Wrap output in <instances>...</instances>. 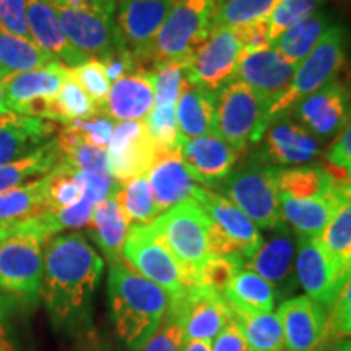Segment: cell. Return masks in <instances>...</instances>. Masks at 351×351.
<instances>
[{
	"label": "cell",
	"mask_w": 351,
	"mask_h": 351,
	"mask_svg": "<svg viewBox=\"0 0 351 351\" xmlns=\"http://www.w3.org/2000/svg\"><path fill=\"white\" fill-rule=\"evenodd\" d=\"M223 298L228 306L256 313H274L276 302L274 288L262 276L247 269H241L232 276Z\"/></svg>",
	"instance_id": "34"
},
{
	"label": "cell",
	"mask_w": 351,
	"mask_h": 351,
	"mask_svg": "<svg viewBox=\"0 0 351 351\" xmlns=\"http://www.w3.org/2000/svg\"><path fill=\"white\" fill-rule=\"evenodd\" d=\"M7 114H12L10 109H8L5 103V91H3V82H0V116H7ZM15 114V112H13Z\"/></svg>",
	"instance_id": "60"
},
{
	"label": "cell",
	"mask_w": 351,
	"mask_h": 351,
	"mask_svg": "<svg viewBox=\"0 0 351 351\" xmlns=\"http://www.w3.org/2000/svg\"><path fill=\"white\" fill-rule=\"evenodd\" d=\"M86 228L109 263L121 261L130 223L114 197L96 205Z\"/></svg>",
	"instance_id": "30"
},
{
	"label": "cell",
	"mask_w": 351,
	"mask_h": 351,
	"mask_svg": "<svg viewBox=\"0 0 351 351\" xmlns=\"http://www.w3.org/2000/svg\"><path fill=\"white\" fill-rule=\"evenodd\" d=\"M186 78L187 75L184 64L168 62L158 65L152 72L153 90H155V108L176 106Z\"/></svg>",
	"instance_id": "47"
},
{
	"label": "cell",
	"mask_w": 351,
	"mask_h": 351,
	"mask_svg": "<svg viewBox=\"0 0 351 351\" xmlns=\"http://www.w3.org/2000/svg\"><path fill=\"white\" fill-rule=\"evenodd\" d=\"M148 134L158 148V156L163 153L179 150L178 121H176V106H156L153 108L150 116L145 119ZM156 156V158H158Z\"/></svg>",
	"instance_id": "45"
},
{
	"label": "cell",
	"mask_w": 351,
	"mask_h": 351,
	"mask_svg": "<svg viewBox=\"0 0 351 351\" xmlns=\"http://www.w3.org/2000/svg\"><path fill=\"white\" fill-rule=\"evenodd\" d=\"M0 351H16L15 346L12 343V340L8 339L7 333H3V335L0 337Z\"/></svg>",
	"instance_id": "61"
},
{
	"label": "cell",
	"mask_w": 351,
	"mask_h": 351,
	"mask_svg": "<svg viewBox=\"0 0 351 351\" xmlns=\"http://www.w3.org/2000/svg\"><path fill=\"white\" fill-rule=\"evenodd\" d=\"M26 23L29 39L65 67H78L91 59L67 41L56 8L49 0H26Z\"/></svg>",
	"instance_id": "24"
},
{
	"label": "cell",
	"mask_w": 351,
	"mask_h": 351,
	"mask_svg": "<svg viewBox=\"0 0 351 351\" xmlns=\"http://www.w3.org/2000/svg\"><path fill=\"white\" fill-rule=\"evenodd\" d=\"M345 65V32L339 25L328 26L313 51L298 64L295 77L287 93L271 103L269 124L275 117L291 112L307 96L340 78Z\"/></svg>",
	"instance_id": "7"
},
{
	"label": "cell",
	"mask_w": 351,
	"mask_h": 351,
	"mask_svg": "<svg viewBox=\"0 0 351 351\" xmlns=\"http://www.w3.org/2000/svg\"><path fill=\"white\" fill-rule=\"evenodd\" d=\"M114 199L121 205L130 225H150L153 219L161 215L147 174L121 184Z\"/></svg>",
	"instance_id": "38"
},
{
	"label": "cell",
	"mask_w": 351,
	"mask_h": 351,
	"mask_svg": "<svg viewBox=\"0 0 351 351\" xmlns=\"http://www.w3.org/2000/svg\"><path fill=\"white\" fill-rule=\"evenodd\" d=\"M153 234L178 258L192 282L210 257V228L212 218L194 199L166 210L150 223Z\"/></svg>",
	"instance_id": "6"
},
{
	"label": "cell",
	"mask_w": 351,
	"mask_h": 351,
	"mask_svg": "<svg viewBox=\"0 0 351 351\" xmlns=\"http://www.w3.org/2000/svg\"><path fill=\"white\" fill-rule=\"evenodd\" d=\"M44 184L49 210L73 207L83 197L80 184L75 179V171L64 163H59L49 174L44 176Z\"/></svg>",
	"instance_id": "42"
},
{
	"label": "cell",
	"mask_w": 351,
	"mask_h": 351,
	"mask_svg": "<svg viewBox=\"0 0 351 351\" xmlns=\"http://www.w3.org/2000/svg\"><path fill=\"white\" fill-rule=\"evenodd\" d=\"M339 184H351V181L324 166H298L280 171L278 194L291 199H313L328 194Z\"/></svg>",
	"instance_id": "31"
},
{
	"label": "cell",
	"mask_w": 351,
	"mask_h": 351,
	"mask_svg": "<svg viewBox=\"0 0 351 351\" xmlns=\"http://www.w3.org/2000/svg\"><path fill=\"white\" fill-rule=\"evenodd\" d=\"M69 72L73 77V80L83 88V91L90 96L96 106L104 109L112 83L109 80L103 62L96 59V57H91L85 64L69 69Z\"/></svg>",
	"instance_id": "46"
},
{
	"label": "cell",
	"mask_w": 351,
	"mask_h": 351,
	"mask_svg": "<svg viewBox=\"0 0 351 351\" xmlns=\"http://www.w3.org/2000/svg\"><path fill=\"white\" fill-rule=\"evenodd\" d=\"M181 306L186 340H202L212 343L215 337L231 320L230 306L223 295L212 288L194 285L178 296Z\"/></svg>",
	"instance_id": "21"
},
{
	"label": "cell",
	"mask_w": 351,
	"mask_h": 351,
	"mask_svg": "<svg viewBox=\"0 0 351 351\" xmlns=\"http://www.w3.org/2000/svg\"><path fill=\"white\" fill-rule=\"evenodd\" d=\"M108 156L112 178L125 184L148 174L156 161L158 148L143 121L117 122L108 145Z\"/></svg>",
	"instance_id": "17"
},
{
	"label": "cell",
	"mask_w": 351,
	"mask_h": 351,
	"mask_svg": "<svg viewBox=\"0 0 351 351\" xmlns=\"http://www.w3.org/2000/svg\"><path fill=\"white\" fill-rule=\"evenodd\" d=\"M67 77L69 67L57 60L46 67L7 77L3 80V91L8 109L15 114H21L34 101L56 99Z\"/></svg>",
	"instance_id": "25"
},
{
	"label": "cell",
	"mask_w": 351,
	"mask_h": 351,
	"mask_svg": "<svg viewBox=\"0 0 351 351\" xmlns=\"http://www.w3.org/2000/svg\"><path fill=\"white\" fill-rule=\"evenodd\" d=\"M147 176L161 213L182 204L184 200L194 199L197 187L200 186L184 165L179 150L158 156Z\"/></svg>",
	"instance_id": "26"
},
{
	"label": "cell",
	"mask_w": 351,
	"mask_h": 351,
	"mask_svg": "<svg viewBox=\"0 0 351 351\" xmlns=\"http://www.w3.org/2000/svg\"><path fill=\"white\" fill-rule=\"evenodd\" d=\"M244 269L262 276L274 288L276 301H285L300 288L296 276V234L280 225L269 231L261 247L244 262Z\"/></svg>",
	"instance_id": "11"
},
{
	"label": "cell",
	"mask_w": 351,
	"mask_h": 351,
	"mask_svg": "<svg viewBox=\"0 0 351 351\" xmlns=\"http://www.w3.org/2000/svg\"><path fill=\"white\" fill-rule=\"evenodd\" d=\"M287 351H324L330 345L328 313L304 296H293L278 307Z\"/></svg>",
	"instance_id": "18"
},
{
	"label": "cell",
	"mask_w": 351,
	"mask_h": 351,
	"mask_svg": "<svg viewBox=\"0 0 351 351\" xmlns=\"http://www.w3.org/2000/svg\"><path fill=\"white\" fill-rule=\"evenodd\" d=\"M181 351H212V345L202 340H186Z\"/></svg>",
	"instance_id": "58"
},
{
	"label": "cell",
	"mask_w": 351,
	"mask_h": 351,
	"mask_svg": "<svg viewBox=\"0 0 351 351\" xmlns=\"http://www.w3.org/2000/svg\"><path fill=\"white\" fill-rule=\"evenodd\" d=\"M69 351H112L111 341L103 332L93 327L72 340Z\"/></svg>",
	"instance_id": "56"
},
{
	"label": "cell",
	"mask_w": 351,
	"mask_h": 351,
	"mask_svg": "<svg viewBox=\"0 0 351 351\" xmlns=\"http://www.w3.org/2000/svg\"><path fill=\"white\" fill-rule=\"evenodd\" d=\"M262 138V147L252 153V158L276 168L311 163L320 153L319 140L291 114L275 117Z\"/></svg>",
	"instance_id": "16"
},
{
	"label": "cell",
	"mask_w": 351,
	"mask_h": 351,
	"mask_svg": "<svg viewBox=\"0 0 351 351\" xmlns=\"http://www.w3.org/2000/svg\"><path fill=\"white\" fill-rule=\"evenodd\" d=\"M234 32L236 38L239 39L243 51H261L271 47L269 39V20L257 21V23L238 26V28H231Z\"/></svg>",
	"instance_id": "53"
},
{
	"label": "cell",
	"mask_w": 351,
	"mask_h": 351,
	"mask_svg": "<svg viewBox=\"0 0 351 351\" xmlns=\"http://www.w3.org/2000/svg\"><path fill=\"white\" fill-rule=\"evenodd\" d=\"M327 160L332 168L341 171L351 179V122L330 145L327 150Z\"/></svg>",
	"instance_id": "54"
},
{
	"label": "cell",
	"mask_w": 351,
	"mask_h": 351,
	"mask_svg": "<svg viewBox=\"0 0 351 351\" xmlns=\"http://www.w3.org/2000/svg\"><path fill=\"white\" fill-rule=\"evenodd\" d=\"M215 8L217 0H176L140 73H152L161 64H186L213 32Z\"/></svg>",
	"instance_id": "4"
},
{
	"label": "cell",
	"mask_w": 351,
	"mask_h": 351,
	"mask_svg": "<svg viewBox=\"0 0 351 351\" xmlns=\"http://www.w3.org/2000/svg\"><path fill=\"white\" fill-rule=\"evenodd\" d=\"M51 3L56 8L60 28L67 41L82 54L103 59L122 46L114 15L91 8L70 7L57 2Z\"/></svg>",
	"instance_id": "14"
},
{
	"label": "cell",
	"mask_w": 351,
	"mask_h": 351,
	"mask_svg": "<svg viewBox=\"0 0 351 351\" xmlns=\"http://www.w3.org/2000/svg\"><path fill=\"white\" fill-rule=\"evenodd\" d=\"M5 80V77H3V73H2V70H0V82H3Z\"/></svg>",
	"instance_id": "62"
},
{
	"label": "cell",
	"mask_w": 351,
	"mask_h": 351,
	"mask_svg": "<svg viewBox=\"0 0 351 351\" xmlns=\"http://www.w3.org/2000/svg\"><path fill=\"white\" fill-rule=\"evenodd\" d=\"M350 181H351V179H350ZM350 189H351V186H350Z\"/></svg>",
	"instance_id": "63"
},
{
	"label": "cell",
	"mask_w": 351,
	"mask_h": 351,
	"mask_svg": "<svg viewBox=\"0 0 351 351\" xmlns=\"http://www.w3.org/2000/svg\"><path fill=\"white\" fill-rule=\"evenodd\" d=\"M351 184H339L326 195L313 199H291L280 195V215L283 223L298 236L320 238L333 215L350 194Z\"/></svg>",
	"instance_id": "22"
},
{
	"label": "cell",
	"mask_w": 351,
	"mask_h": 351,
	"mask_svg": "<svg viewBox=\"0 0 351 351\" xmlns=\"http://www.w3.org/2000/svg\"><path fill=\"white\" fill-rule=\"evenodd\" d=\"M49 210L44 178L0 194V223L36 218Z\"/></svg>",
	"instance_id": "36"
},
{
	"label": "cell",
	"mask_w": 351,
	"mask_h": 351,
	"mask_svg": "<svg viewBox=\"0 0 351 351\" xmlns=\"http://www.w3.org/2000/svg\"><path fill=\"white\" fill-rule=\"evenodd\" d=\"M212 351H252L241 328L230 320V324L215 337Z\"/></svg>",
	"instance_id": "55"
},
{
	"label": "cell",
	"mask_w": 351,
	"mask_h": 351,
	"mask_svg": "<svg viewBox=\"0 0 351 351\" xmlns=\"http://www.w3.org/2000/svg\"><path fill=\"white\" fill-rule=\"evenodd\" d=\"M232 322L241 328L252 351H287L283 328L274 313L236 309L230 306Z\"/></svg>",
	"instance_id": "33"
},
{
	"label": "cell",
	"mask_w": 351,
	"mask_h": 351,
	"mask_svg": "<svg viewBox=\"0 0 351 351\" xmlns=\"http://www.w3.org/2000/svg\"><path fill=\"white\" fill-rule=\"evenodd\" d=\"M174 3L176 0H119L114 21L122 46L134 56L137 73L142 72L152 44Z\"/></svg>",
	"instance_id": "13"
},
{
	"label": "cell",
	"mask_w": 351,
	"mask_h": 351,
	"mask_svg": "<svg viewBox=\"0 0 351 351\" xmlns=\"http://www.w3.org/2000/svg\"><path fill=\"white\" fill-rule=\"evenodd\" d=\"M51 238L39 217L0 223V289L3 293L38 300L44 245Z\"/></svg>",
	"instance_id": "3"
},
{
	"label": "cell",
	"mask_w": 351,
	"mask_h": 351,
	"mask_svg": "<svg viewBox=\"0 0 351 351\" xmlns=\"http://www.w3.org/2000/svg\"><path fill=\"white\" fill-rule=\"evenodd\" d=\"M241 269H244V265L239 261H236V258L210 257L199 270L197 285L212 288L213 291L223 295L232 280V276L238 274Z\"/></svg>",
	"instance_id": "48"
},
{
	"label": "cell",
	"mask_w": 351,
	"mask_h": 351,
	"mask_svg": "<svg viewBox=\"0 0 351 351\" xmlns=\"http://www.w3.org/2000/svg\"><path fill=\"white\" fill-rule=\"evenodd\" d=\"M75 179L80 184L83 197L95 205L111 199L121 189V182H117L111 174H98L90 171H75Z\"/></svg>",
	"instance_id": "50"
},
{
	"label": "cell",
	"mask_w": 351,
	"mask_h": 351,
	"mask_svg": "<svg viewBox=\"0 0 351 351\" xmlns=\"http://www.w3.org/2000/svg\"><path fill=\"white\" fill-rule=\"evenodd\" d=\"M181 158L192 178L200 186L217 191L234 169L239 153L218 134L184 140L179 147Z\"/></svg>",
	"instance_id": "19"
},
{
	"label": "cell",
	"mask_w": 351,
	"mask_h": 351,
	"mask_svg": "<svg viewBox=\"0 0 351 351\" xmlns=\"http://www.w3.org/2000/svg\"><path fill=\"white\" fill-rule=\"evenodd\" d=\"M282 168L249 158L228 174L217 191L243 212L261 230L283 225L280 215L278 176Z\"/></svg>",
	"instance_id": "5"
},
{
	"label": "cell",
	"mask_w": 351,
	"mask_h": 351,
	"mask_svg": "<svg viewBox=\"0 0 351 351\" xmlns=\"http://www.w3.org/2000/svg\"><path fill=\"white\" fill-rule=\"evenodd\" d=\"M328 26H330V16L326 12L319 10L287 29L271 44V47L285 59H288L289 62L300 64L314 49L315 44L320 41Z\"/></svg>",
	"instance_id": "35"
},
{
	"label": "cell",
	"mask_w": 351,
	"mask_h": 351,
	"mask_svg": "<svg viewBox=\"0 0 351 351\" xmlns=\"http://www.w3.org/2000/svg\"><path fill=\"white\" fill-rule=\"evenodd\" d=\"M0 28L12 36L32 41L26 23V0H0Z\"/></svg>",
	"instance_id": "52"
},
{
	"label": "cell",
	"mask_w": 351,
	"mask_h": 351,
	"mask_svg": "<svg viewBox=\"0 0 351 351\" xmlns=\"http://www.w3.org/2000/svg\"><path fill=\"white\" fill-rule=\"evenodd\" d=\"M155 108L152 73H134L114 82L109 90L104 112L114 122L143 121Z\"/></svg>",
	"instance_id": "28"
},
{
	"label": "cell",
	"mask_w": 351,
	"mask_h": 351,
	"mask_svg": "<svg viewBox=\"0 0 351 351\" xmlns=\"http://www.w3.org/2000/svg\"><path fill=\"white\" fill-rule=\"evenodd\" d=\"M327 0H282L269 19V39L274 44L287 29L314 15Z\"/></svg>",
	"instance_id": "44"
},
{
	"label": "cell",
	"mask_w": 351,
	"mask_h": 351,
	"mask_svg": "<svg viewBox=\"0 0 351 351\" xmlns=\"http://www.w3.org/2000/svg\"><path fill=\"white\" fill-rule=\"evenodd\" d=\"M54 57L33 41L12 36L0 28V70L3 77L29 72L54 62Z\"/></svg>",
	"instance_id": "37"
},
{
	"label": "cell",
	"mask_w": 351,
	"mask_h": 351,
	"mask_svg": "<svg viewBox=\"0 0 351 351\" xmlns=\"http://www.w3.org/2000/svg\"><path fill=\"white\" fill-rule=\"evenodd\" d=\"M194 200L204 207L218 230L238 245L245 261L256 254L263 243L262 234L258 232V228L231 200L204 186L197 187Z\"/></svg>",
	"instance_id": "23"
},
{
	"label": "cell",
	"mask_w": 351,
	"mask_h": 351,
	"mask_svg": "<svg viewBox=\"0 0 351 351\" xmlns=\"http://www.w3.org/2000/svg\"><path fill=\"white\" fill-rule=\"evenodd\" d=\"M282 0H217L215 28H238L270 19Z\"/></svg>",
	"instance_id": "41"
},
{
	"label": "cell",
	"mask_w": 351,
	"mask_h": 351,
	"mask_svg": "<svg viewBox=\"0 0 351 351\" xmlns=\"http://www.w3.org/2000/svg\"><path fill=\"white\" fill-rule=\"evenodd\" d=\"M241 54L243 46L231 28H213L207 41L184 64L187 80L202 90L217 93L234 80Z\"/></svg>",
	"instance_id": "10"
},
{
	"label": "cell",
	"mask_w": 351,
	"mask_h": 351,
	"mask_svg": "<svg viewBox=\"0 0 351 351\" xmlns=\"http://www.w3.org/2000/svg\"><path fill=\"white\" fill-rule=\"evenodd\" d=\"M324 351H351V339H341L332 341Z\"/></svg>",
	"instance_id": "59"
},
{
	"label": "cell",
	"mask_w": 351,
	"mask_h": 351,
	"mask_svg": "<svg viewBox=\"0 0 351 351\" xmlns=\"http://www.w3.org/2000/svg\"><path fill=\"white\" fill-rule=\"evenodd\" d=\"M296 276L306 296L328 313L348 274L333 261L319 238L296 234Z\"/></svg>",
	"instance_id": "12"
},
{
	"label": "cell",
	"mask_w": 351,
	"mask_h": 351,
	"mask_svg": "<svg viewBox=\"0 0 351 351\" xmlns=\"http://www.w3.org/2000/svg\"><path fill=\"white\" fill-rule=\"evenodd\" d=\"M298 64L289 62L274 47L261 51H243L234 80L251 86L254 91L274 103L287 93L295 77Z\"/></svg>",
	"instance_id": "20"
},
{
	"label": "cell",
	"mask_w": 351,
	"mask_h": 351,
	"mask_svg": "<svg viewBox=\"0 0 351 351\" xmlns=\"http://www.w3.org/2000/svg\"><path fill=\"white\" fill-rule=\"evenodd\" d=\"M15 298L8 295V293H0V337L3 335L5 332V322L8 319V315L12 314V311L15 309Z\"/></svg>",
	"instance_id": "57"
},
{
	"label": "cell",
	"mask_w": 351,
	"mask_h": 351,
	"mask_svg": "<svg viewBox=\"0 0 351 351\" xmlns=\"http://www.w3.org/2000/svg\"><path fill=\"white\" fill-rule=\"evenodd\" d=\"M270 101L251 86L232 80L217 91V132L241 153L249 143L262 142L269 127Z\"/></svg>",
	"instance_id": "8"
},
{
	"label": "cell",
	"mask_w": 351,
	"mask_h": 351,
	"mask_svg": "<svg viewBox=\"0 0 351 351\" xmlns=\"http://www.w3.org/2000/svg\"><path fill=\"white\" fill-rule=\"evenodd\" d=\"M70 124L80 132V135L85 142L106 150L109 142H111L112 130L116 122H114L106 112H101L98 116L91 117V119L73 121L70 122Z\"/></svg>",
	"instance_id": "51"
},
{
	"label": "cell",
	"mask_w": 351,
	"mask_h": 351,
	"mask_svg": "<svg viewBox=\"0 0 351 351\" xmlns=\"http://www.w3.org/2000/svg\"><path fill=\"white\" fill-rule=\"evenodd\" d=\"M320 243L330 257L346 274L351 271V189L333 215L326 230L320 234Z\"/></svg>",
	"instance_id": "39"
},
{
	"label": "cell",
	"mask_w": 351,
	"mask_h": 351,
	"mask_svg": "<svg viewBox=\"0 0 351 351\" xmlns=\"http://www.w3.org/2000/svg\"><path fill=\"white\" fill-rule=\"evenodd\" d=\"M289 114L315 138H332L350 124L351 93L341 78H337L300 101Z\"/></svg>",
	"instance_id": "15"
},
{
	"label": "cell",
	"mask_w": 351,
	"mask_h": 351,
	"mask_svg": "<svg viewBox=\"0 0 351 351\" xmlns=\"http://www.w3.org/2000/svg\"><path fill=\"white\" fill-rule=\"evenodd\" d=\"M328 337L330 343L335 340L351 339V271L328 311Z\"/></svg>",
	"instance_id": "49"
},
{
	"label": "cell",
	"mask_w": 351,
	"mask_h": 351,
	"mask_svg": "<svg viewBox=\"0 0 351 351\" xmlns=\"http://www.w3.org/2000/svg\"><path fill=\"white\" fill-rule=\"evenodd\" d=\"M101 112H104V109L96 106L69 72V77L65 78L64 85L60 88V93L52 103L51 121L67 125L73 121L91 119Z\"/></svg>",
	"instance_id": "40"
},
{
	"label": "cell",
	"mask_w": 351,
	"mask_h": 351,
	"mask_svg": "<svg viewBox=\"0 0 351 351\" xmlns=\"http://www.w3.org/2000/svg\"><path fill=\"white\" fill-rule=\"evenodd\" d=\"M62 160L56 138L19 161L0 166V194L44 178Z\"/></svg>",
	"instance_id": "32"
},
{
	"label": "cell",
	"mask_w": 351,
	"mask_h": 351,
	"mask_svg": "<svg viewBox=\"0 0 351 351\" xmlns=\"http://www.w3.org/2000/svg\"><path fill=\"white\" fill-rule=\"evenodd\" d=\"M122 261L143 278L163 288L171 298L182 296L195 285L178 258L153 234L150 225H130Z\"/></svg>",
	"instance_id": "9"
},
{
	"label": "cell",
	"mask_w": 351,
	"mask_h": 351,
	"mask_svg": "<svg viewBox=\"0 0 351 351\" xmlns=\"http://www.w3.org/2000/svg\"><path fill=\"white\" fill-rule=\"evenodd\" d=\"M186 343V332H184V322L178 298H171V304L166 317L155 335L145 343L142 348L135 351H181ZM117 351H129L119 348Z\"/></svg>",
	"instance_id": "43"
},
{
	"label": "cell",
	"mask_w": 351,
	"mask_h": 351,
	"mask_svg": "<svg viewBox=\"0 0 351 351\" xmlns=\"http://www.w3.org/2000/svg\"><path fill=\"white\" fill-rule=\"evenodd\" d=\"M179 140H191L217 132V93L202 90L200 86L184 82L176 104Z\"/></svg>",
	"instance_id": "29"
},
{
	"label": "cell",
	"mask_w": 351,
	"mask_h": 351,
	"mask_svg": "<svg viewBox=\"0 0 351 351\" xmlns=\"http://www.w3.org/2000/svg\"><path fill=\"white\" fill-rule=\"evenodd\" d=\"M57 132L54 122L8 114L0 121V166L19 161L51 142Z\"/></svg>",
	"instance_id": "27"
},
{
	"label": "cell",
	"mask_w": 351,
	"mask_h": 351,
	"mask_svg": "<svg viewBox=\"0 0 351 351\" xmlns=\"http://www.w3.org/2000/svg\"><path fill=\"white\" fill-rule=\"evenodd\" d=\"M104 261L82 232L57 234L44 245L39 300L52 328L73 340L95 327L93 302Z\"/></svg>",
	"instance_id": "1"
},
{
	"label": "cell",
	"mask_w": 351,
	"mask_h": 351,
	"mask_svg": "<svg viewBox=\"0 0 351 351\" xmlns=\"http://www.w3.org/2000/svg\"><path fill=\"white\" fill-rule=\"evenodd\" d=\"M108 301L109 317L121 348L135 351L160 328L171 296L121 258L109 263Z\"/></svg>",
	"instance_id": "2"
}]
</instances>
